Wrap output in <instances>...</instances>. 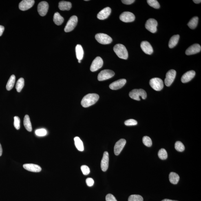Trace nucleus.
Instances as JSON below:
<instances>
[{"label":"nucleus","instance_id":"1","mask_svg":"<svg viewBox=\"0 0 201 201\" xmlns=\"http://www.w3.org/2000/svg\"><path fill=\"white\" fill-rule=\"evenodd\" d=\"M99 96L96 94H89L82 99L81 104L84 107L87 108L94 105L98 101Z\"/></svg>","mask_w":201,"mask_h":201},{"label":"nucleus","instance_id":"2","mask_svg":"<svg viewBox=\"0 0 201 201\" xmlns=\"http://www.w3.org/2000/svg\"><path fill=\"white\" fill-rule=\"evenodd\" d=\"M113 50L120 58L126 60L128 58V53L125 45L118 44L115 45Z\"/></svg>","mask_w":201,"mask_h":201},{"label":"nucleus","instance_id":"3","mask_svg":"<svg viewBox=\"0 0 201 201\" xmlns=\"http://www.w3.org/2000/svg\"><path fill=\"white\" fill-rule=\"evenodd\" d=\"M129 96L133 100L140 101V97L143 100L147 97V94L146 91L143 89H134L129 93Z\"/></svg>","mask_w":201,"mask_h":201},{"label":"nucleus","instance_id":"4","mask_svg":"<svg viewBox=\"0 0 201 201\" xmlns=\"http://www.w3.org/2000/svg\"><path fill=\"white\" fill-rule=\"evenodd\" d=\"M149 84L153 89L156 91L161 90L164 87L163 80L158 78L151 79L149 81Z\"/></svg>","mask_w":201,"mask_h":201},{"label":"nucleus","instance_id":"5","mask_svg":"<svg viewBox=\"0 0 201 201\" xmlns=\"http://www.w3.org/2000/svg\"><path fill=\"white\" fill-rule=\"evenodd\" d=\"M95 38L98 42L103 45L109 44L113 41L112 38L110 36L104 33L96 34L95 36Z\"/></svg>","mask_w":201,"mask_h":201},{"label":"nucleus","instance_id":"6","mask_svg":"<svg viewBox=\"0 0 201 201\" xmlns=\"http://www.w3.org/2000/svg\"><path fill=\"white\" fill-rule=\"evenodd\" d=\"M78 21V18L76 16H71L65 27V32H68L74 30L77 24Z\"/></svg>","mask_w":201,"mask_h":201},{"label":"nucleus","instance_id":"7","mask_svg":"<svg viewBox=\"0 0 201 201\" xmlns=\"http://www.w3.org/2000/svg\"><path fill=\"white\" fill-rule=\"evenodd\" d=\"M115 73L113 71L105 69L102 71L99 74L98 79L99 81H103L112 78L114 75Z\"/></svg>","mask_w":201,"mask_h":201},{"label":"nucleus","instance_id":"8","mask_svg":"<svg viewBox=\"0 0 201 201\" xmlns=\"http://www.w3.org/2000/svg\"><path fill=\"white\" fill-rule=\"evenodd\" d=\"M157 26L158 22L156 20L152 18L148 19L145 24L146 28L153 33L156 32Z\"/></svg>","mask_w":201,"mask_h":201},{"label":"nucleus","instance_id":"9","mask_svg":"<svg viewBox=\"0 0 201 201\" xmlns=\"http://www.w3.org/2000/svg\"><path fill=\"white\" fill-rule=\"evenodd\" d=\"M176 72L174 70L171 69L168 71L166 75L165 83L167 86L169 87L173 83L176 77Z\"/></svg>","mask_w":201,"mask_h":201},{"label":"nucleus","instance_id":"10","mask_svg":"<svg viewBox=\"0 0 201 201\" xmlns=\"http://www.w3.org/2000/svg\"><path fill=\"white\" fill-rule=\"evenodd\" d=\"M103 65V61L102 58L100 57H97L92 62L90 67V70L92 72H95L101 68Z\"/></svg>","mask_w":201,"mask_h":201},{"label":"nucleus","instance_id":"11","mask_svg":"<svg viewBox=\"0 0 201 201\" xmlns=\"http://www.w3.org/2000/svg\"><path fill=\"white\" fill-rule=\"evenodd\" d=\"M120 19L121 21L123 22L130 23L135 21V17L132 13L125 12L120 15Z\"/></svg>","mask_w":201,"mask_h":201},{"label":"nucleus","instance_id":"12","mask_svg":"<svg viewBox=\"0 0 201 201\" xmlns=\"http://www.w3.org/2000/svg\"><path fill=\"white\" fill-rule=\"evenodd\" d=\"M49 5L46 2L42 1L38 5L37 10L38 13L41 16L46 15L49 10Z\"/></svg>","mask_w":201,"mask_h":201},{"label":"nucleus","instance_id":"13","mask_svg":"<svg viewBox=\"0 0 201 201\" xmlns=\"http://www.w3.org/2000/svg\"><path fill=\"white\" fill-rule=\"evenodd\" d=\"M126 141L125 139H121L117 142L115 144L114 147V154L116 155H118L121 152L122 150L125 147Z\"/></svg>","mask_w":201,"mask_h":201},{"label":"nucleus","instance_id":"14","mask_svg":"<svg viewBox=\"0 0 201 201\" xmlns=\"http://www.w3.org/2000/svg\"><path fill=\"white\" fill-rule=\"evenodd\" d=\"M34 3V0H23L19 3V9L23 11L28 10L33 6Z\"/></svg>","mask_w":201,"mask_h":201},{"label":"nucleus","instance_id":"15","mask_svg":"<svg viewBox=\"0 0 201 201\" xmlns=\"http://www.w3.org/2000/svg\"><path fill=\"white\" fill-rule=\"evenodd\" d=\"M126 83V80L124 79H119L113 82L109 85V88L112 90H118L123 87Z\"/></svg>","mask_w":201,"mask_h":201},{"label":"nucleus","instance_id":"16","mask_svg":"<svg viewBox=\"0 0 201 201\" xmlns=\"http://www.w3.org/2000/svg\"><path fill=\"white\" fill-rule=\"evenodd\" d=\"M101 164L102 170L104 172L106 171L108 169L109 165V154L107 152L105 151L104 153Z\"/></svg>","mask_w":201,"mask_h":201},{"label":"nucleus","instance_id":"17","mask_svg":"<svg viewBox=\"0 0 201 201\" xmlns=\"http://www.w3.org/2000/svg\"><path fill=\"white\" fill-rule=\"evenodd\" d=\"M201 50L200 45L198 44H195L188 48L186 51V54L191 55L200 52Z\"/></svg>","mask_w":201,"mask_h":201},{"label":"nucleus","instance_id":"18","mask_svg":"<svg viewBox=\"0 0 201 201\" xmlns=\"http://www.w3.org/2000/svg\"><path fill=\"white\" fill-rule=\"evenodd\" d=\"M142 50L146 54L151 55L153 52V49L152 45L147 41H143L140 44Z\"/></svg>","mask_w":201,"mask_h":201},{"label":"nucleus","instance_id":"19","mask_svg":"<svg viewBox=\"0 0 201 201\" xmlns=\"http://www.w3.org/2000/svg\"><path fill=\"white\" fill-rule=\"evenodd\" d=\"M195 75V71H188L182 75L181 78V81L183 83H188L194 78Z\"/></svg>","mask_w":201,"mask_h":201},{"label":"nucleus","instance_id":"20","mask_svg":"<svg viewBox=\"0 0 201 201\" xmlns=\"http://www.w3.org/2000/svg\"><path fill=\"white\" fill-rule=\"evenodd\" d=\"M23 167L27 170L32 172L38 173L41 171V168L40 166L34 164H25L23 165Z\"/></svg>","mask_w":201,"mask_h":201},{"label":"nucleus","instance_id":"21","mask_svg":"<svg viewBox=\"0 0 201 201\" xmlns=\"http://www.w3.org/2000/svg\"><path fill=\"white\" fill-rule=\"evenodd\" d=\"M111 13V9L109 7H106L101 11L97 15V18L100 20H104L109 17Z\"/></svg>","mask_w":201,"mask_h":201},{"label":"nucleus","instance_id":"22","mask_svg":"<svg viewBox=\"0 0 201 201\" xmlns=\"http://www.w3.org/2000/svg\"><path fill=\"white\" fill-rule=\"evenodd\" d=\"M72 7V4L69 2L62 1L58 4V8L62 11H69Z\"/></svg>","mask_w":201,"mask_h":201},{"label":"nucleus","instance_id":"23","mask_svg":"<svg viewBox=\"0 0 201 201\" xmlns=\"http://www.w3.org/2000/svg\"><path fill=\"white\" fill-rule=\"evenodd\" d=\"M76 58L78 60L83 59V50L81 45H76L75 49Z\"/></svg>","mask_w":201,"mask_h":201},{"label":"nucleus","instance_id":"24","mask_svg":"<svg viewBox=\"0 0 201 201\" xmlns=\"http://www.w3.org/2000/svg\"><path fill=\"white\" fill-rule=\"evenodd\" d=\"M179 38H180V36L179 35H176L172 36L169 42V48H173V47L176 46L178 43Z\"/></svg>","mask_w":201,"mask_h":201},{"label":"nucleus","instance_id":"25","mask_svg":"<svg viewBox=\"0 0 201 201\" xmlns=\"http://www.w3.org/2000/svg\"><path fill=\"white\" fill-rule=\"evenodd\" d=\"M24 125L25 128L27 129V130L29 131H32V123H31L30 117L28 115H25L24 117Z\"/></svg>","mask_w":201,"mask_h":201},{"label":"nucleus","instance_id":"26","mask_svg":"<svg viewBox=\"0 0 201 201\" xmlns=\"http://www.w3.org/2000/svg\"><path fill=\"white\" fill-rule=\"evenodd\" d=\"M169 180L172 184H176L180 180V177L177 173L174 172H171L169 175Z\"/></svg>","mask_w":201,"mask_h":201},{"label":"nucleus","instance_id":"27","mask_svg":"<svg viewBox=\"0 0 201 201\" xmlns=\"http://www.w3.org/2000/svg\"><path fill=\"white\" fill-rule=\"evenodd\" d=\"M64 21L62 16L58 12H56L54 14L53 17V21L55 24L58 25H61Z\"/></svg>","mask_w":201,"mask_h":201},{"label":"nucleus","instance_id":"28","mask_svg":"<svg viewBox=\"0 0 201 201\" xmlns=\"http://www.w3.org/2000/svg\"><path fill=\"white\" fill-rule=\"evenodd\" d=\"M75 145L76 148L80 151H83L84 150V147L83 142L80 139L79 137H76L74 138Z\"/></svg>","mask_w":201,"mask_h":201},{"label":"nucleus","instance_id":"29","mask_svg":"<svg viewBox=\"0 0 201 201\" xmlns=\"http://www.w3.org/2000/svg\"><path fill=\"white\" fill-rule=\"evenodd\" d=\"M15 82V76L14 75L11 76L7 83L6 88L7 90L10 91L13 88Z\"/></svg>","mask_w":201,"mask_h":201},{"label":"nucleus","instance_id":"30","mask_svg":"<svg viewBox=\"0 0 201 201\" xmlns=\"http://www.w3.org/2000/svg\"><path fill=\"white\" fill-rule=\"evenodd\" d=\"M198 17L197 16H195L190 20L189 23L188 24V26L190 28L194 29L196 28L197 24H198Z\"/></svg>","mask_w":201,"mask_h":201},{"label":"nucleus","instance_id":"31","mask_svg":"<svg viewBox=\"0 0 201 201\" xmlns=\"http://www.w3.org/2000/svg\"><path fill=\"white\" fill-rule=\"evenodd\" d=\"M24 85V80L23 78H20L18 80L16 85V89L17 92H21Z\"/></svg>","mask_w":201,"mask_h":201},{"label":"nucleus","instance_id":"32","mask_svg":"<svg viewBox=\"0 0 201 201\" xmlns=\"http://www.w3.org/2000/svg\"><path fill=\"white\" fill-rule=\"evenodd\" d=\"M158 155L159 158L162 160H165L168 157V154L167 151L165 149H161L159 151Z\"/></svg>","mask_w":201,"mask_h":201},{"label":"nucleus","instance_id":"33","mask_svg":"<svg viewBox=\"0 0 201 201\" xmlns=\"http://www.w3.org/2000/svg\"><path fill=\"white\" fill-rule=\"evenodd\" d=\"M128 201H143V199L140 195H131L129 196Z\"/></svg>","mask_w":201,"mask_h":201},{"label":"nucleus","instance_id":"34","mask_svg":"<svg viewBox=\"0 0 201 201\" xmlns=\"http://www.w3.org/2000/svg\"><path fill=\"white\" fill-rule=\"evenodd\" d=\"M175 148L177 151L182 152L185 150V147L183 144L180 141H177L175 143Z\"/></svg>","mask_w":201,"mask_h":201},{"label":"nucleus","instance_id":"35","mask_svg":"<svg viewBox=\"0 0 201 201\" xmlns=\"http://www.w3.org/2000/svg\"><path fill=\"white\" fill-rule=\"evenodd\" d=\"M147 1L149 6L155 9L160 8V3L156 0H148Z\"/></svg>","mask_w":201,"mask_h":201},{"label":"nucleus","instance_id":"36","mask_svg":"<svg viewBox=\"0 0 201 201\" xmlns=\"http://www.w3.org/2000/svg\"><path fill=\"white\" fill-rule=\"evenodd\" d=\"M142 141L144 145L147 147H151L152 145V141L150 138L148 136H144Z\"/></svg>","mask_w":201,"mask_h":201},{"label":"nucleus","instance_id":"37","mask_svg":"<svg viewBox=\"0 0 201 201\" xmlns=\"http://www.w3.org/2000/svg\"><path fill=\"white\" fill-rule=\"evenodd\" d=\"M36 135L38 136H44L47 134V131L44 129L36 130L35 131Z\"/></svg>","mask_w":201,"mask_h":201},{"label":"nucleus","instance_id":"38","mask_svg":"<svg viewBox=\"0 0 201 201\" xmlns=\"http://www.w3.org/2000/svg\"><path fill=\"white\" fill-rule=\"evenodd\" d=\"M14 126L15 129L19 130L20 127V119L19 117L15 116L14 118Z\"/></svg>","mask_w":201,"mask_h":201},{"label":"nucleus","instance_id":"39","mask_svg":"<svg viewBox=\"0 0 201 201\" xmlns=\"http://www.w3.org/2000/svg\"><path fill=\"white\" fill-rule=\"evenodd\" d=\"M125 125L127 126H135L137 125L138 122L134 119H129L126 120L125 122Z\"/></svg>","mask_w":201,"mask_h":201},{"label":"nucleus","instance_id":"40","mask_svg":"<svg viewBox=\"0 0 201 201\" xmlns=\"http://www.w3.org/2000/svg\"><path fill=\"white\" fill-rule=\"evenodd\" d=\"M81 169L83 174L84 175H88L90 173V169L87 166L83 165L81 166Z\"/></svg>","mask_w":201,"mask_h":201},{"label":"nucleus","instance_id":"41","mask_svg":"<svg viewBox=\"0 0 201 201\" xmlns=\"http://www.w3.org/2000/svg\"><path fill=\"white\" fill-rule=\"evenodd\" d=\"M105 199L106 201H118L114 195L111 194H109L106 195Z\"/></svg>","mask_w":201,"mask_h":201},{"label":"nucleus","instance_id":"42","mask_svg":"<svg viewBox=\"0 0 201 201\" xmlns=\"http://www.w3.org/2000/svg\"><path fill=\"white\" fill-rule=\"evenodd\" d=\"M86 182L88 186L89 187H92L94 185V180L92 178H88L87 179Z\"/></svg>","mask_w":201,"mask_h":201},{"label":"nucleus","instance_id":"43","mask_svg":"<svg viewBox=\"0 0 201 201\" xmlns=\"http://www.w3.org/2000/svg\"><path fill=\"white\" fill-rule=\"evenodd\" d=\"M122 2L126 5H130L134 3L135 0H122Z\"/></svg>","mask_w":201,"mask_h":201},{"label":"nucleus","instance_id":"44","mask_svg":"<svg viewBox=\"0 0 201 201\" xmlns=\"http://www.w3.org/2000/svg\"><path fill=\"white\" fill-rule=\"evenodd\" d=\"M5 30L4 27L0 25V36H2Z\"/></svg>","mask_w":201,"mask_h":201},{"label":"nucleus","instance_id":"45","mask_svg":"<svg viewBox=\"0 0 201 201\" xmlns=\"http://www.w3.org/2000/svg\"><path fill=\"white\" fill-rule=\"evenodd\" d=\"M2 146L1 143H0V156L2 155Z\"/></svg>","mask_w":201,"mask_h":201},{"label":"nucleus","instance_id":"46","mask_svg":"<svg viewBox=\"0 0 201 201\" xmlns=\"http://www.w3.org/2000/svg\"><path fill=\"white\" fill-rule=\"evenodd\" d=\"M193 1L194 2H195L197 4L198 3H200L201 2V1L200 0H193Z\"/></svg>","mask_w":201,"mask_h":201},{"label":"nucleus","instance_id":"47","mask_svg":"<svg viewBox=\"0 0 201 201\" xmlns=\"http://www.w3.org/2000/svg\"><path fill=\"white\" fill-rule=\"evenodd\" d=\"M161 201H178L177 200H172L170 199H164V200H162Z\"/></svg>","mask_w":201,"mask_h":201},{"label":"nucleus","instance_id":"48","mask_svg":"<svg viewBox=\"0 0 201 201\" xmlns=\"http://www.w3.org/2000/svg\"><path fill=\"white\" fill-rule=\"evenodd\" d=\"M78 62L79 63H81V60H78Z\"/></svg>","mask_w":201,"mask_h":201}]
</instances>
